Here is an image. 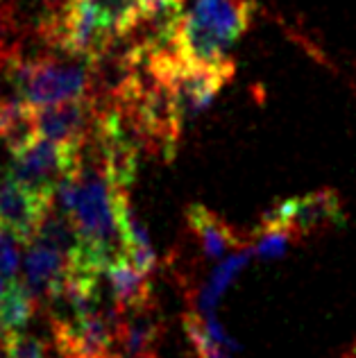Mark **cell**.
Segmentation results:
<instances>
[{"label":"cell","instance_id":"1","mask_svg":"<svg viewBox=\"0 0 356 358\" xmlns=\"http://www.w3.org/2000/svg\"><path fill=\"white\" fill-rule=\"evenodd\" d=\"M9 84L32 109L59 105V102L87 98L89 71L87 66L62 64L55 59L14 62L7 73Z\"/></svg>","mask_w":356,"mask_h":358},{"label":"cell","instance_id":"2","mask_svg":"<svg viewBox=\"0 0 356 358\" xmlns=\"http://www.w3.org/2000/svg\"><path fill=\"white\" fill-rule=\"evenodd\" d=\"M82 148L34 136L25 148L12 155L9 175L43 200L55 202L62 179L82 164Z\"/></svg>","mask_w":356,"mask_h":358},{"label":"cell","instance_id":"3","mask_svg":"<svg viewBox=\"0 0 356 358\" xmlns=\"http://www.w3.org/2000/svg\"><path fill=\"white\" fill-rule=\"evenodd\" d=\"M55 41L71 55L84 59H100L107 45L116 39L102 18L84 3V0H69L59 18L52 25Z\"/></svg>","mask_w":356,"mask_h":358},{"label":"cell","instance_id":"4","mask_svg":"<svg viewBox=\"0 0 356 358\" xmlns=\"http://www.w3.org/2000/svg\"><path fill=\"white\" fill-rule=\"evenodd\" d=\"M343 222V206L334 191H315L302 197L277 204L273 211L266 213L264 227L284 229L290 234H308L327 224Z\"/></svg>","mask_w":356,"mask_h":358},{"label":"cell","instance_id":"5","mask_svg":"<svg viewBox=\"0 0 356 358\" xmlns=\"http://www.w3.org/2000/svg\"><path fill=\"white\" fill-rule=\"evenodd\" d=\"M50 206L52 202L18 184L9 173L0 177V229L16 241L30 245Z\"/></svg>","mask_w":356,"mask_h":358},{"label":"cell","instance_id":"6","mask_svg":"<svg viewBox=\"0 0 356 358\" xmlns=\"http://www.w3.org/2000/svg\"><path fill=\"white\" fill-rule=\"evenodd\" d=\"M93 118V107L89 98H78L59 105L34 109L36 136L55 141V143L82 148L87 141Z\"/></svg>","mask_w":356,"mask_h":358},{"label":"cell","instance_id":"7","mask_svg":"<svg viewBox=\"0 0 356 358\" xmlns=\"http://www.w3.org/2000/svg\"><path fill=\"white\" fill-rule=\"evenodd\" d=\"M69 272V257L43 243H30L23 261V286L34 299H52Z\"/></svg>","mask_w":356,"mask_h":358},{"label":"cell","instance_id":"8","mask_svg":"<svg viewBox=\"0 0 356 358\" xmlns=\"http://www.w3.org/2000/svg\"><path fill=\"white\" fill-rule=\"evenodd\" d=\"M252 0H195L191 16L229 45L252 23Z\"/></svg>","mask_w":356,"mask_h":358},{"label":"cell","instance_id":"9","mask_svg":"<svg viewBox=\"0 0 356 358\" xmlns=\"http://www.w3.org/2000/svg\"><path fill=\"white\" fill-rule=\"evenodd\" d=\"M186 220H189L191 231L198 236L207 259L218 261L238 245V236L234 234V229L204 204H191L189 211H186Z\"/></svg>","mask_w":356,"mask_h":358},{"label":"cell","instance_id":"10","mask_svg":"<svg viewBox=\"0 0 356 358\" xmlns=\"http://www.w3.org/2000/svg\"><path fill=\"white\" fill-rule=\"evenodd\" d=\"M105 277L109 279L111 295H114L116 308L127 310V313H136V310H145L150 304V281L143 272H138L127 259L116 261L109 266Z\"/></svg>","mask_w":356,"mask_h":358},{"label":"cell","instance_id":"11","mask_svg":"<svg viewBox=\"0 0 356 358\" xmlns=\"http://www.w3.org/2000/svg\"><path fill=\"white\" fill-rule=\"evenodd\" d=\"M250 254L252 252H234L213 268V272L207 279V284L202 286L200 295H198L200 315H213V310L218 308L225 290H227L234 281H236V277L241 275V272L245 270L248 261H250Z\"/></svg>","mask_w":356,"mask_h":358},{"label":"cell","instance_id":"12","mask_svg":"<svg viewBox=\"0 0 356 358\" xmlns=\"http://www.w3.org/2000/svg\"><path fill=\"white\" fill-rule=\"evenodd\" d=\"M114 36H125L143 21V0H84Z\"/></svg>","mask_w":356,"mask_h":358},{"label":"cell","instance_id":"13","mask_svg":"<svg viewBox=\"0 0 356 358\" xmlns=\"http://www.w3.org/2000/svg\"><path fill=\"white\" fill-rule=\"evenodd\" d=\"M34 297L18 281H12L5 299L0 301V338L23 334L25 324L30 322L34 313Z\"/></svg>","mask_w":356,"mask_h":358},{"label":"cell","instance_id":"14","mask_svg":"<svg viewBox=\"0 0 356 358\" xmlns=\"http://www.w3.org/2000/svg\"><path fill=\"white\" fill-rule=\"evenodd\" d=\"M159 334V324L145 310H136L134 317L118 327V341L123 345V354L127 358H145L150 345Z\"/></svg>","mask_w":356,"mask_h":358},{"label":"cell","instance_id":"15","mask_svg":"<svg viewBox=\"0 0 356 358\" xmlns=\"http://www.w3.org/2000/svg\"><path fill=\"white\" fill-rule=\"evenodd\" d=\"M293 234L290 231H284V229H273V227H261V234L257 243L252 245V254H255L257 259H266V261H273V259H279L282 254L286 252L288 248V241Z\"/></svg>","mask_w":356,"mask_h":358},{"label":"cell","instance_id":"16","mask_svg":"<svg viewBox=\"0 0 356 358\" xmlns=\"http://www.w3.org/2000/svg\"><path fill=\"white\" fill-rule=\"evenodd\" d=\"M7 358H45V345L30 334H12L3 338Z\"/></svg>","mask_w":356,"mask_h":358},{"label":"cell","instance_id":"17","mask_svg":"<svg viewBox=\"0 0 356 358\" xmlns=\"http://www.w3.org/2000/svg\"><path fill=\"white\" fill-rule=\"evenodd\" d=\"M16 238L5 229H0V275L7 279H14L18 270V250H16Z\"/></svg>","mask_w":356,"mask_h":358},{"label":"cell","instance_id":"18","mask_svg":"<svg viewBox=\"0 0 356 358\" xmlns=\"http://www.w3.org/2000/svg\"><path fill=\"white\" fill-rule=\"evenodd\" d=\"M184 0H143V21L157 16H175L182 14Z\"/></svg>","mask_w":356,"mask_h":358},{"label":"cell","instance_id":"19","mask_svg":"<svg viewBox=\"0 0 356 358\" xmlns=\"http://www.w3.org/2000/svg\"><path fill=\"white\" fill-rule=\"evenodd\" d=\"M200 358H229V354L222 350V347H215V350L207 352V354H202Z\"/></svg>","mask_w":356,"mask_h":358},{"label":"cell","instance_id":"20","mask_svg":"<svg viewBox=\"0 0 356 358\" xmlns=\"http://www.w3.org/2000/svg\"><path fill=\"white\" fill-rule=\"evenodd\" d=\"M12 281H14V279H7V277H3V275H0V301L5 299V295H7L9 286H12Z\"/></svg>","mask_w":356,"mask_h":358},{"label":"cell","instance_id":"21","mask_svg":"<svg viewBox=\"0 0 356 358\" xmlns=\"http://www.w3.org/2000/svg\"><path fill=\"white\" fill-rule=\"evenodd\" d=\"M352 358H356V345H354V350H352Z\"/></svg>","mask_w":356,"mask_h":358}]
</instances>
